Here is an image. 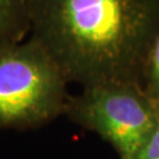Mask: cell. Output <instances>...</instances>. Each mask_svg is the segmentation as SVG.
Masks as SVG:
<instances>
[{"mask_svg":"<svg viewBox=\"0 0 159 159\" xmlns=\"http://www.w3.org/2000/svg\"><path fill=\"white\" fill-rule=\"evenodd\" d=\"M154 102V107H156V112H157V116H158L159 119V100H153Z\"/></svg>","mask_w":159,"mask_h":159,"instance_id":"52a82bcc","label":"cell"},{"mask_svg":"<svg viewBox=\"0 0 159 159\" xmlns=\"http://www.w3.org/2000/svg\"><path fill=\"white\" fill-rule=\"evenodd\" d=\"M133 159H159V124Z\"/></svg>","mask_w":159,"mask_h":159,"instance_id":"8992f818","label":"cell"},{"mask_svg":"<svg viewBox=\"0 0 159 159\" xmlns=\"http://www.w3.org/2000/svg\"><path fill=\"white\" fill-rule=\"evenodd\" d=\"M139 85L152 100H159V33L148 50Z\"/></svg>","mask_w":159,"mask_h":159,"instance_id":"5b68a950","label":"cell"},{"mask_svg":"<svg viewBox=\"0 0 159 159\" xmlns=\"http://www.w3.org/2000/svg\"><path fill=\"white\" fill-rule=\"evenodd\" d=\"M64 114L110 143L119 159H133L159 124L153 100L134 83L83 87L68 96Z\"/></svg>","mask_w":159,"mask_h":159,"instance_id":"3957f363","label":"cell"},{"mask_svg":"<svg viewBox=\"0 0 159 159\" xmlns=\"http://www.w3.org/2000/svg\"><path fill=\"white\" fill-rule=\"evenodd\" d=\"M30 34L67 83H134L159 33V0H27Z\"/></svg>","mask_w":159,"mask_h":159,"instance_id":"6da1fadb","label":"cell"},{"mask_svg":"<svg viewBox=\"0 0 159 159\" xmlns=\"http://www.w3.org/2000/svg\"><path fill=\"white\" fill-rule=\"evenodd\" d=\"M27 34V0H0V47L21 43Z\"/></svg>","mask_w":159,"mask_h":159,"instance_id":"277c9868","label":"cell"},{"mask_svg":"<svg viewBox=\"0 0 159 159\" xmlns=\"http://www.w3.org/2000/svg\"><path fill=\"white\" fill-rule=\"evenodd\" d=\"M67 81L33 40L0 47V129H34L64 114Z\"/></svg>","mask_w":159,"mask_h":159,"instance_id":"7a4b0ae2","label":"cell"}]
</instances>
